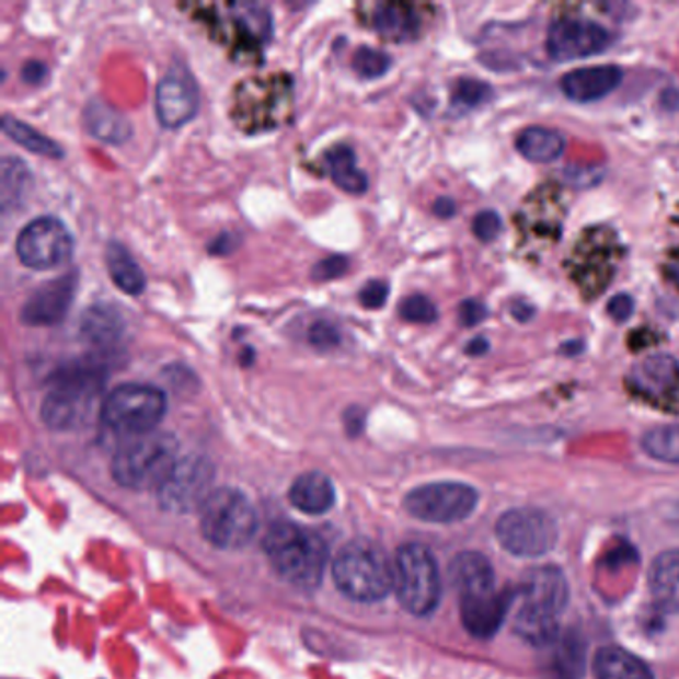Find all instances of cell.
Returning <instances> with one entry per match:
<instances>
[{
	"label": "cell",
	"mask_w": 679,
	"mask_h": 679,
	"mask_svg": "<svg viewBox=\"0 0 679 679\" xmlns=\"http://www.w3.org/2000/svg\"><path fill=\"white\" fill-rule=\"evenodd\" d=\"M516 634L532 646H550L560 637V613L568 603V582L554 566L530 569L520 586Z\"/></svg>",
	"instance_id": "1"
},
{
	"label": "cell",
	"mask_w": 679,
	"mask_h": 679,
	"mask_svg": "<svg viewBox=\"0 0 679 679\" xmlns=\"http://www.w3.org/2000/svg\"><path fill=\"white\" fill-rule=\"evenodd\" d=\"M106 375L102 362L90 359L60 367L50 377V391L41 406L44 425L55 430H68L84 423L106 383Z\"/></svg>",
	"instance_id": "2"
},
{
	"label": "cell",
	"mask_w": 679,
	"mask_h": 679,
	"mask_svg": "<svg viewBox=\"0 0 679 679\" xmlns=\"http://www.w3.org/2000/svg\"><path fill=\"white\" fill-rule=\"evenodd\" d=\"M265 554L279 576L299 588H315L327 566L325 540L303 526L279 522L263 540Z\"/></svg>",
	"instance_id": "3"
},
{
	"label": "cell",
	"mask_w": 679,
	"mask_h": 679,
	"mask_svg": "<svg viewBox=\"0 0 679 679\" xmlns=\"http://www.w3.org/2000/svg\"><path fill=\"white\" fill-rule=\"evenodd\" d=\"M335 584L355 602H379L394 588V564L371 540H350L333 564Z\"/></svg>",
	"instance_id": "4"
},
{
	"label": "cell",
	"mask_w": 679,
	"mask_h": 679,
	"mask_svg": "<svg viewBox=\"0 0 679 679\" xmlns=\"http://www.w3.org/2000/svg\"><path fill=\"white\" fill-rule=\"evenodd\" d=\"M177 440L168 433L128 438L112 460L116 482L131 491H158L177 464Z\"/></svg>",
	"instance_id": "5"
},
{
	"label": "cell",
	"mask_w": 679,
	"mask_h": 679,
	"mask_svg": "<svg viewBox=\"0 0 679 679\" xmlns=\"http://www.w3.org/2000/svg\"><path fill=\"white\" fill-rule=\"evenodd\" d=\"M168 401L153 384L126 383L112 389L100 405L102 425L124 437L153 433L164 418Z\"/></svg>",
	"instance_id": "6"
},
{
	"label": "cell",
	"mask_w": 679,
	"mask_h": 679,
	"mask_svg": "<svg viewBox=\"0 0 679 679\" xmlns=\"http://www.w3.org/2000/svg\"><path fill=\"white\" fill-rule=\"evenodd\" d=\"M199 526L214 546L238 550L255 534L257 516L245 494L235 488H219L199 508Z\"/></svg>",
	"instance_id": "7"
},
{
	"label": "cell",
	"mask_w": 679,
	"mask_h": 679,
	"mask_svg": "<svg viewBox=\"0 0 679 679\" xmlns=\"http://www.w3.org/2000/svg\"><path fill=\"white\" fill-rule=\"evenodd\" d=\"M394 591L403 608L415 615H428L440 600L437 560L423 544H405L394 559Z\"/></svg>",
	"instance_id": "8"
},
{
	"label": "cell",
	"mask_w": 679,
	"mask_h": 679,
	"mask_svg": "<svg viewBox=\"0 0 679 679\" xmlns=\"http://www.w3.org/2000/svg\"><path fill=\"white\" fill-rule=\"evenodd\" d=\"M496 538L518 559H540L559 542V526L538 508H513L496 522Z\"/></svg>",
	"instance_id": "9"
},
{
	"label": "cell",
	"mask_w": 679,
	"mask_h": 679,
	"mask_svg": "<svg viewBox=\"0 0 679 679\" xmlns=\"http://www.w3.org/2000/svg\"><path fill=\"white\" fill-rule=\"evenodd\" d=\"M479 493L462 482H433L418 486L406 494L405 508L408 515L423 522L452 525L474 513Z\"/></svg>",
	"instance_id": "10"
},
{
	"label": "cell",
	"mask_w": 679,
	"mask_h": 679,
	"mask_svg": "<svg viewBox=\"0 0 679 679\" xmlns=\"http://www.w3.org/2000/svg\"><path fill=\"white\" fill-rule=\"evenodd\" d=\"M14 250L22 265L31 269H55L70 260L74 240L60 219L43 216L22 228Z\"/></svg>",
	"instance_id": "11"
},
{
	"label": "cell",
	"mask_w": 679,
	"mask_h": 679,
	"mask_svg": "<svg viewBox=\"0 0 679 679\" xmlns=\"http://www.w3.org/2000/svg\"><path fill=\"white\" fill-rule=\"evenodd\" d=\"M214 481V469L208 460L186 457L177 460L174 471L156 491L160 504L172 513H189L202 508L208 500L209 484Z\"/></svg>",
	"instance_id": "12"
},
{
	"label": "cell",
	"mask_w": 679,
	"mask_h": 679,
	"mask_svg": "<svg viewBox=\"0 0 679 679\" xmlns=\"http://www.w3.org/2000/svg\"><path fill=\"white\" fill-rule=\"evenodd\" d=\"M610 44L612 33L588 19H560L546 36L548 55L560 62L600 55Z\"/></svg>",
	"instance_id": "13"
},
{
	"label": "cell",
	"mask_w": 679,
	"mask_h": 679,
	"mask_svg": "<svg viewBox=\"0 0 679 679\" xmlns=\"http://www.w3.org/2000/svg\"><path fill=\"white\" fill-rule=\"evenodd\" d=\"M199 92L184 65H172L156 88V116L164 128H180L196 116Z\"/></svg>",
	"instance_id": "14"
},
{
	"label": "cell",
	"mask_w": 679,
	"mask_h": 679,
	"mask_svg": "<svg viewBox=\"0 0 679 679\" xmlns=\"http://www.w3.org/2000/svg\"><path fill=\"white\" fill-rule=\"evenodd\" d=\"M77 287V272L60 275L56 279H50L48 284L41 285L22 306V323L31 327H48L60 323L72 307Z\"/></svg>",
	"instance_id": "15"
},
{
	"label": "cell",
	"mask_w": 679,
	"mask_h": 679,
	"mask_svg": "<svg viewBox=\"0 0 679 679\" xmlns=\"http://www.w3.org/2000/svg\"><path fill=\"white\" fill-rule=\"evenodd\" d=\"M515 602V591L493 590L460 598V620L474 637H493L503 628L504 618Z\"/></svg>",
	"instance_id": "16"
},
{
	"label": "cell",
	"mask_w": 679,
	"mask_h": 679,
	"mask_svg": "<svg viewBox=\"0 0 679 679\" xmlns=\"http://www.w3.org/2000/svg\"><path fill=\"white\" fill-rule=\"evenodd\" d=\"M622 78L624 72L618 66H590L564 74L560 88L574 102H596L620 87Z\"/></svg>",
	"instance_id": "17"
},
{
	"label": "cell",
	"mask_w": 679,
	"mask_h": 679,
	"mask_svg": "<svg viewBox=\"0 0 679 679\" xmlns=\"http://www.w3.org/2000/svg\"><path fill=\"white\" fill-rule=\"evenodd\" d=\"M450 582L462 596L496 590L493 564L479 552H462L450 564Z\"/></svg>",
	"instance_id": "18"
},
{
	"label": "cell",
	"mask_w": 679,
	"mask_h": 679,
	"mask_svg": "<svg viewBox=\"0 0 679 679\" xmlns=\"http://www.w3.org/2000/svg\"><path fill=\"white\" fill-rule=\"evenodd\" d=\"M289 500L306 515H325L335 504V486L323 472H306L291 484Z\"/></svg>",
	"instance_id": "19"
},
{
	"label": "cell",
	"mask_w": 679,
	"mask_h": 679,
	"mask_svg": "<svg viewBox=\"0 0 679 679\" xmlns=\"http://www.w3.org/2000/svg\"><path fill=\"white\" fill-rule=\"evenodd\" d=\"M372 26L387 41L405 43L415 38L421 21L413 7L403 2H384L372 12Z\"/></svg>",
	"instance_id": "20"
},
{
	"label": "cell",
	"mask_w": 679,
	"mask_h": 679,
	"mask_svg": "<svg viewBox=\"0 0 679 679\" xmlns=\"http://www.w3.org/2000/svg\"><path fill=\"white\" fill-rule=\"evenodd\" d=\"M634 384L649 394H666L679 387V362L671 355H652L632 372Z\"/></svg>",
	"instance_id": "21"
},
{
	"label": "cell",
	"mask_w": 679,
	"mask_h": 679,
	"mask_svg": "<svg viewBox=\"0 0 679 679\" xmlns=\"http://www.w3.org/2000/svg\"><path fill=\"white\" fill-rule=\"evenodd\" d=\"M87 130L106 143H124L131 136L130 122L102 100H90L84 110Z\"/></svg>",
	"instance_id": "22"
},
{
	"label": "cell",
	"mask_w": 679,
	"mask_h": 679,
	"mask_svg": "<svg viewBox=\"0 0 679 679\" xmlns=\"http://www.w3.org/2000/svg\"><path fill=\"white\" fill-rule=\"evenodd\" d=\"M594 669L598 679H654L652 669L624 647L606 646L596 654Z\"/></svg>",
	"instance_id": "23"
},
{
	"label": "cell",
	"mask_w": 679,
	"mask_h": 679,
	"mask_svg": "<svg viewBox=\"0 0 679 679\" xmlns=\"http://www.w3.org/2000/svg\"><path fill=\"white\" fill-rule=\"evenodd\" d=\"M325 162H327L331 180H333L335 186L341 187L343 192L355 194V196H361V194L367 192V187H369V177H367V174L357 165L355 152H353V148H349L347 143H337L335 148H331L327 156H325Z\"/></svg>",
	"instance_id": "24"
},
{
	"label": "cell",
	"mask_w": 679,
	"mask_h": 679,
	"mask_svg": "<svg viewBox=\"0 0 679 679\" xmlns=\"http://www.w3.org/2000/svg\"><path fill=\"white\" fill-rule=\"evenodd\" d=\"M649 590L657 603L679 610V550L659 554L649 568Z\"/></svg>",
	"instance_id": "25"
},
{
	"label": "cell",
	"mask_w": 679,
	"mask_h": 679,
	"mask_svg": "<svg viewBox=\"0 0 679 679\" xmlns=\"http://www.w3.org/2000/svg\"><path fill=\"white\" fill-rule=\"evenodd\" d=\"M106 267H108L110 279L124 294L140 296L146 289V275H143L142 267L118 241H110L106 245Z\"/></svg>",
	"instance_id": "26"
},
{
	"label": "cell",
	"mask_w": 679,
	"mask_h": 679,
	"mask_svg": "<svg viewBox=\"0 0 679 679\" xmlns=\"http://www.w3.org/2000/svg\"><path fill=\"white\" fill-rule=\"evenodd\" d=\"M80 331L84 340L96 349H114L120 341L124 323L112 307L94 306L88 309Z\"/></svg>",
	"instance_id": "27"
},
{
	"label": "cell",
	"mask_w": 679,
	"mask_h": 679,
	"mask_svg": "<svg viewBox=\"0 0 679 679\" xmlns=\"http://www.w3.org/2000/svg\"><path fill=\"white\" fill-rule=\"evenodd\" d=\"M516 150L525 156L526 160L537 162V164H550L559 160L560 156L566 150V140L562 134L550 128H526L520 131L516 140Z\"/></svg>",
	"instance_id": "28"
},
{
	"label": "cell",
	"mask_w": 679,
	"mask_h": 679,
	"mask_svg": "<svg viewBox=\"0 0 679 679\" xmlns=\"http://www.w3.org/2000/svg\"><path fill=\"white\" fill-rule=\"evenodd\" d=\"M2 130L14 142L21 143L22 148H26L28 152L38 153V156H44V158H55V160L65 156V150L53 138L44 136L43 131L36 130V128L24 124L22 120H16L11 114L2 116Z\"/></svg>",
	"instance_id": "29"
},
{
	"label": "cell",
	"mask_w": 679,
	"mask_h": 679,
	"mask_svg": "<svg viewBox=\"0 0 679 679\" xmlns=\"http://www.w3.org/2000/svg\"><path fill=\"white\" fill-rule=\"evenodd\" d=\"M31 189V170L19 158H4L0 168V197L2 208L19 206Z\"/></svg>",
	"instance_id": "30"
},
{
	"label": "cell",
	"mask_w": 679,
	"mask_h": 679,
	"mask_svg": "<svg viewBox=\"0 0 679 679\" xmlns=\"http://www.w3.org/2000/svg\"><path fill=\"white\" fill-rule=\"evenodd\" d=\"M586 664V647L580 635L566 634L556 640L554 668L562 679H580Z\"/></svg>",
	"instance_id": "31"
},
{
	"label": "cell",
	"mask_w": 679,
	"mask_h": 679,
	"mask_svg": "<svg viewBox=\"0 0 679 679\" xmlns=\"http://www.w3.org/2000/svg\"><path fill=\"white\" fill-rule=\"evenodd\" d=\"M644 450L654 459L679 464V425L649 430L644 437Z\"/></svg>",
	"instance_id": "32"
},
{
	"label": "cell",
	"mask_w": 679,
	"mask_h": 679,
	"mask_svg": "<svg viewBox=\"0 0 679 679\" xmlns=\"http://www.w3.org/2000/svg\"><path fill=\"white\" fill-rule=\"evenodd\" d=\"M353 70L361 78L372 80V78H381L389 72V68L393 65L391 56L383 53V50H377L371 46H361L355 50L353 55Z\"/></svg>",
	"instance_id": "33"
},
{
	"label": "cell",
	"mask_w": 679,
	"mask_h": 679,
	"mask_svg": "<svg viewBox=\"0 0 679 679\" xmlns=\"http://www.w3.org/2000/svg\"><path fill=\"white\" fill-rule=\"evenodd\" d=\"M399 315L408 321V323H421V325H428V323H435L438 318L437 307L428 299V297L415 294V296H408L401 301L399 306Z\"/></svg>",
	"instance_id": "34"
},
{
	"label": "cell",
	"mask_w": 679,
	"mask_h": 679,
	"mask_svg": "<svg viewBox=\"0 0 679 679\" xmlns=\"http://www.w3.org/2000/svg\"><path fill=\"white\" fill-rule=\"evenodd\" d=\"M493 90L488 84L474 78H460L457 87L452 90V100L462 108H476L491 99Z\"/></svg>",
	"instance_id": "35"
},
{
	"label": "cell",
	"mask_w": 679,
	"mask_h": 679,
	"mask_svg": "<svg viewBox=\"0 0 679 679\" xmlns=\"http://www.w3.org/2000/svg\"><path fill=\"white\" fill-rule=\"evenodd\" d=\"M309 341L315 349L327 350L337 347L341 341L340 329L335 327L331 321H315L309 329Z\"/></svg>",
	"instance_id": "36"
},
{
	"label": "cell",
	"mask_w": 679,
	"mask_h": 679,
	"mask_svg": "<svg viewBox=\"0 0 679 679\" xmlns=\"http://www.w3.org/2000/svg\"><path fill=\"white\" fill-rule=\"evenodd\" d=\"M503 230V221H500V216L493 211V209H484L481 211L474 221H472V231H474V235L479 238V240L484 241H494L498 238V233Z\"/></svg>",
	"instance_id": "37"
},
{
	"label": "cell",
	"mask_w": 679,
	"mask_h": 679,
	"mask_svg": "<svg viewBox=\"0 0 679 679\" xmlns=\"http://www.w3.org/2000/svg\"><path fill=\"white\" fill-rule=\"evenodd\" d=\"M349 267V260L345 255H329L325 260L313 265L311 277L313 281H331L337 279L341 275H345Z\"/></svg>",
	"instance_id": "38"
},
{
	"label": "cell",
	"mask_w": 679,
	"mask_h": 679,
	"mask_svg": "<svg viewBox=\"0 0 679 679\" xmlns=\"http://www.w3.org/2000/svg\"><path fill=\"white\" fill-rule=\"evenodd\" d=\"M389 299V284L381 279H372L362 285L359 301L365 309H381Z\"/></svg>",
	"instance_id": "39"
},
{
	"label": "cell",
	"mask_w": 679,
	"mask_h": 679,
	"mask_svg": "<svg viewBox=\"0 0 679 679\" xmlns=\"http://www.w3.org/2000/svg\"><path fill=\"white\" fill-rule=\"evenodd\" d=\"M486 318H488V309L481 301L467 299V301L460 303L459 319L464 327H474V325H479Z\"/></svg>",
	"instance_id": "40"
},
{
	"label": "cell",
	"mask_w": 679,
	"mask_h": 679,
	"mask_svg": "<svg viewBox=\"0 0 679 679\" xmlns=\"http://www.w3.org/2000/svg\"><path fill=\"white\" fill-rule=\"evenodd\" d=\"M608 313L615 319L618 323H625L628 319L632 318L634 313V299L625 294L612 297L610 303H608Z\"/></svg>",
	"instance_id": "41"
},
{
	"label": "cell",
	"mask_w": 679,
	"mask_h": 679,
	"mask_svg": "<svg viewBox=\"0 0 679 679\" xmlns=\"http://www.w3.org/2000/svg\"><path fill=\"white\" fill-rule=\"evenodd\" d=\"M564 175L569 184L578 187L591 186L600 180V172L596 168H568L564 170Z\"/></svg>",
	"instance_id": "42"
},
{
	"label": "cell",
	"mask_w": 679,
	"mask_h": 679,
	"mask_svg": "<svg viewBox=\"0 0 679 679\" xmlns=\"http://www.w3.org/2000/svg\"><path fill=\"white\" fill-rule=\"evenodd\" d=\"M48 74V68L43 62H26V66L22 68V80L28 82V84H41L44 78Z\"/></svg>",
	"instance_id": "43"
},
{
	"label": "cell",
	"mask_w": 679,
	"mask_h": 679,
	"mask_svg": "<svg viewBox=\"0 0 679 679\" xmlns=\"http://www.w3.org/2000/svg\"><path fill=\"white\" fill-rule=\"evenodd\" d=\"M235 245H238V238L230 235V233H223V235H219L218 240H214V243L209 245V252L223 255V253L233 252Z\"/></svg>",
	"instance_id": "44"
},
{
	"label": "cell",
	"mask_w": 679,
	"mask_h": 679,
	"mask_svg": "<svg viewBox=\"0 0 679 679\" xmlns=\"http://www.w3.org/2000/svg\"><path fill=\"white\" fill-rule=\"evenodd\" d=\"M345 423H347L349 435H359V433H361L362 423H365V413H362L361 408L353 406V408L347 411V415H345Z\"/></svg>",
	"instance_id": "45"
},
{
	"label": "cell",
	"mask_w": 679,
	"mask_h": 679,
	"mask_svg": "<svg viewBox=\"0 0 679 679\" xmlns=\"http://www.w3.org/2000/svg\"><path fill=\"white\" fill-rule=\"evenodd\" d=\"M435 214L440 218H450L454 214V202L450 197H438L435 204Z\"/></svg>",
	"instance_id": "46"
},
{
	"label": "cell",
	"mask_w": 679,
	"mask_h": 679,
	"mask_svg": "<svg viewBox=\"0 0 679 679\" xmlns=\"http://www.w3.org/2000/svg\"><path fill=\"white\" fill-rule=\"evenodd\" d=\"M532 313H534V309L526 306V303H518V306L513 307V315L520 321H528L532 318Z\"/></svg>",
	"instance_id": "47"
},
{
	"label": "cell",
	"mask_w": 679,
	"mask_h": 679,
	"mask_svg": "<svg viewBox=\"0 0 679 679\" xmlns=\"http://www.w3.org/2000/svg\"><path fill=\"white\" fill-rule=\"evenodd\" d=\"M467 349H469V353H471V355H482L484 350L488 349V343H486V341L484 340H474L472 341L471 345L467 347Z\"/></svg>",
	"instance_id": "48"
},
{
	"label": "cell",
	"mask_w": 679,
	"mask_h": 679,
	"mask_svg": "<svg viewBox=\"0 0 679 679\" xmlns=\"http://www.w3.org/2000/svg\"><path fill=\"white\" fill-rule=\"evenodd\" d=\"M671 277L679 284V263H676V265L671 267Z\"/></svg>",
	"instance_id": "49"
}]
</instances>
